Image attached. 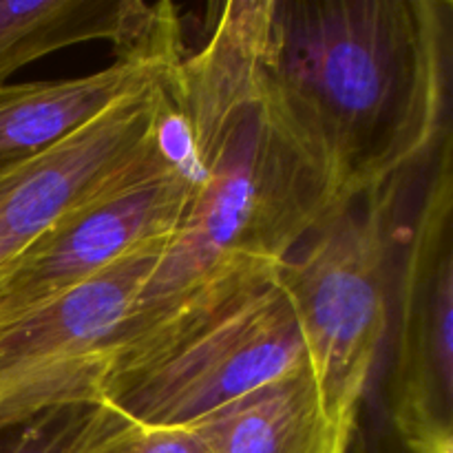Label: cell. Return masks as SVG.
Here are the masks:
<instances>
[{
	"mask_svg": "<svg viewBox=\"0 0 453 453\" xmlns=\"http://www.w3.org/2000/svg\"><path fill=\"white\" fill-rule=\"evenodd\" d=\"M451 16L449 0H270L274 96L345 206L451 133Z\"/></svg>",
	"mask_w": 453,
	"mask_h": 453,
	"instance_id": "cell-2",
	"label": "cell"
},
{
	"mask_svg": "<svg viewBox=\"0 0 453 453\" xmlns=\"http://www.w3.org/2000/svg\"><path fill=\"white\" fill-rule=\"evenodd\" d=\"M91 40H109L118 60L175 62L184 53L171 3L0 0V84L38 58Z\"/></svg>",
	"mask_w": 453,
	"mask_h": 453,
	"instance_id": "cell-9",
	"label": "cell"
},
{
	"mask_svg": "<svg viewBox=\"0 0 453 453\" xmlns=\"http://www.w3.org/2000/svg\"><path fill=\"white\" fill-rule=\"evenodd\" d=\"M193 195L150 142L119 180L60 217L0 273V326L53 303L133 252L171 242Z\"/></svg>",
	"mask_w": 453,
	"mask_h": 453,
	"instance_id": "cell-7",
	"label": "cell"
},
{
	"mask_svg": "<svg viewBox=\"0 0 453 453\" xmlns=\"http://www.w3.org/2000/svg\"><path fill=\"white\" fill-rule=\"evenodd\" d=\"M164 248L133 252L53 303L0 326V432L58 407L100 405L115 339Z\"/></svg>",
	"mask_w": 453,
	"mask_h": 453,
	"instance_id": "cell-6",
	"label": "cell"
},
{
	"mask_svg": "<svg viewBox=\"0 0 453 453\" xmlns=\"http://www.w3.org/2000/svg\"><path fill=\"white\" fill-rule=\"evenodd\" d=\"M159 82L113 102L47 149L0 162V273L150 149Z\"/></svg>",
	"mask_w": 453,
	"mask_h": 453,
	"instance_id": "cell-8",
	"label": "cell"
},
{
	"mask_svg": "<svg viewBox=\"0 0 453 453\" xmlns=\"http://www.w3.org/2000/svg\"><path fill=\"white\" fill-rule=\"evenodd\" d=\"M208 453H352L357 429L330 414L310 367L190 425Z\"/></svg>",
	"mask_w": 453,
	"mask_h": 453,
	"instance_id": "cell-10",
	"label": "cell"
},
{
	"mask_svg": "<svg viewBox=\"0 0 453 453\" xmlns=\"http://www.w3.org/2000/svg\"><path fill=\"white\" fill-rule=\"evenodd\" d=\"M453 140L425 166L394 270L388 411L410 453H453Z\"/></svg>",
	"mask_w": 453,
	"mask_h": 453,
	"instance_id": "cell-5",
	"label": "cell"
},
{
	"mask_svg": "<svg viewBox=\"0 0 453 453\" xmlns=\"http://www.w3.org/2000/svg\"><path fill=\"white\" fill-rule=\"evenodd\" d=\"M177 62L122 58L80 78L0 84V162L47 149L113 102L153 87Z\"/></svg>",
	"mask_w": 453,
	"mask_h": 453,
	"instance_id": "cell-11",
	"label": "cell"
},
{
	"mask_svg": "<svg viewBox=\"0 0 453 453\" xmlns=\"http://www.w3.org/2000/svg\"><path fill=\"white\" fill-rule=\"evenodd\" d=\"M305 367L279 270L250 273L124 323L102 403L142 427H190Z\"/></svg>",
	"mask_w": 453,
	"mask_h": 453,
	"instance_id": "cell-3",
	"label": "cell"
},
{
	"mask_svg": "<svg viewBox=\"0 0 453 453\" xmlns=\"http://www.w3.org/2000/svg\"><path fill=\"white\" fill-rule=\"evenodd\" d=\"M144 427L111 405L44 411L0 432V453H135Z\"/></svg>",
	"mask_w": 453,
	"mask_h": 453,
	"instance_id": "cell-12",
	"label": "cell"
},
{
	"mask_svg": "<svg viewBox=\"0 0 453 453\" xmlns=\"http://www.w3.org/2000/svg\"><path fill=\"white\" fill-rule=\"evenodd\" d=\"M357 453H361V451H357Z\"/></svg>",
	"mask_w": 453,
	"mask_h": 453,
	"instance_id": "cell-14",
	"label": "cell"
},
{
	"mask_svg": "<svg viewBox=\"0 0 453 453\" xmlns=\"http://www.w3.org/2000/svg\"><path fill=\"white\" fill-rule=\"evenodd\" d=\"M211 12L202 47L162 82L193 128L206 177L127 321L242 274L279 270L345 206L274 96L268 0L212 3Z\"/></svg>",
	"mask_w": 453,
	"mask_h": 453,
	"instance_id": "cell-1",
	"label": "cell"
},
{
	"mask_svg": "<svg viewBox=\"0 0 453 453\" xmlns=\"http://www.w3.org/2000/svg\"><path fill=\"white\" fill-rule=\"evenodd\" d=\"M403 190L396 180L339 208L279 268L323 403L352 429L392 321Z\"/></svg>",
	"mask_w": 453,
	"mask_h": 453,
	"instance_id": "cell-4",
	"label": "cell"
},
{
	"mask_svg": "<svg viewBox=\"0 0 453 453\" xmlns=\"http://www.w3.org/2000/svg\"><path fill=\"white\" fill-rule=\"evenodd\" d=\"M135 453H208L188 427H144Z\"/></svg>",
	"mask_w": 453,
	"mask_h": 453,
	"instance_id": "cell-13",
	"label": "cell"
}]
</instances>
